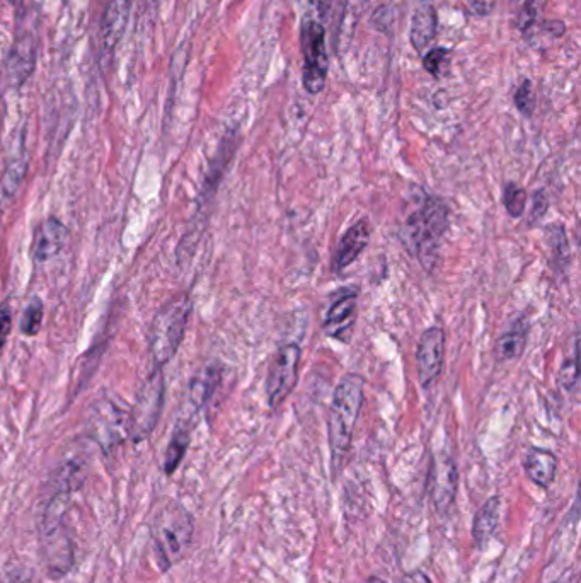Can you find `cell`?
Returning <instances> with one entry per match:
<instances>
[{"instance_id":"obj_1","label":"cell","mask_w":581,"mask_h":583,"mask_svg":"<svg viewBox=\"0 0 581 583\" xmlns=\"http://www.w3.org/2000/svg\"><path fill=\"white\" fill-rule=\"evenodd\" d=\"M195 522L190 510L174 500L159 503L150 517V539L162 572L171 570L190 551Z\"/></svg>"},{"instance_id":"obj_2","label":"cell","mask_w":581,"mask_h":583,"mask_svg":"<svg viewBox=\"0 0 581 583\" xmlns=\"http://www.w3.org/2000/svg\"><path fill=\"white\" fill-rule=\"evenodd\" d=\"M365 381L358 374H348L341 379L333 394V403L329 408L328 433L331 459L334 471H340L351 449L353 433L357 428L360 411H362Z\"/></svg>"},{"instance_id":"obj_3","label":"cell","mask_w":581,"mask_h":583,"mask_svg":"<svg viewBox=\"0 0 581 583\" xmlns=\"http://www.w3.org/2000/svg\"><path fill=\"white\" fill-rule=\"evenodd\" d=\"M449 229V208L442 198L426 197L404 224V243L415 253L416 260L432 273L437 265L443 236Z\"/></svg>"},{"instance_id":"obj_4","label":"cell","mask_w":581,"mask_h":583,"mask_svg":"<svg viewBox=\"0 0 581 583\" xmlns=\"http://www.w3.org/2000/svg\"><path fill=\"white\" fill-rule=\"evenodd\" d=\"M70 493L72 490L55 486L40 519L41 555L53 578L64 577L74 565V546L65 524Z\"/></svg>"},{"instance_id":"obj_5","label":"cell","mask_w":581,"mask_h":583,"mask_svg":"<svg viewBox=\"0 0 581 583\" xmlns=\"http://www.w3.org/2000/svg\"><path fill=\"white\" fill-rule=\"evenodd\" d=\"M193 304L190 295L183 294L167 302L161 311L157 312L156 319L150 328V353L156 362V367L169 364L178 353L186 326L190 321Z\"/></svg>"},{"instance_id":"obj_6","label":"cell","mask_w":581,"mask_h":583,"mask_svg":"<svg viewBox=\"0 0 581 583\" xmlns=\"http://www.w3.org/2000/svg\"><path fill=\"white\" fill-rule=\"evenodd\" d=\"M302 53H304V72L302 84L307 93L316 96L326 86L329 72V57L326 52V29L323 19L307 14L300 33Z\"/></svg>"},{"instance_id":"obj_7","label":"cell","mask_w":581,"mask_h":583,"mask_svg":"<svg viewBox=\"0 0 581 583\" xmlns=\"http://www.w3.org/2000/svg\"><path fill=\"white\" fill-rule=\"evenodd\" d=\"M164 389L166 387H164L162 367H156L154 372H150L144 386L140 387L137 403L130 413V437L135 442H142L154 432L161 418Z\"/></svg>"},{"instance_id":"obj_8","label":"cell","mask_w":581,"mask_h":583,"mask_svg":"<svg viewBox=\"0 0 581 583\" xmlns=\"http://www.w3.org/2000/svg\"><path fill=\"white\" fill-rule=\"evenodd\" d=\"M302 350L297 343H288L278 348L277 355L271 360L266 377V398L270 408H278L290 396L299 381V365Z\"/></svg>"},{"instance_id":"obj_9","label":"cell","mask_w":581,"mask_h":583,"mask_svg":"<svg viewBox=\"0 0 581 583\" xmlns=\"http://www.w3.org/2000/svg\"><path fill=\"white\" fill-rule=\"evenodd\" d=\"M445 360V333L440 326L426 328L418 341L416 370L423 387L432 386L442 374Z\"/></svg>"},{"instance_id":"obj_10","label":"cell","mask_w":581,"mask_h":583,"mask_svg":"<svg viewBox=\"0 0 581 583\" xmlns=\"http://www.w3.org/2000/svg\"><path fill=\"white\" fill-rule=\"evenodd\" d=\"M459 488V473L454 459L440 454L432 462V500L438 514H447L454 505Z\"/></svg>"},{"instance_id":"obj_11","label":"cell","mask_w":581,"mask_h":583,"mask_svg":"<svg viewBox=\"0 0 581 583\" xmlns=\"http://www.w3.org/2000/svg\"><path fill=\"white\" fill-rule=\"evenodd\" d=\"M357 311L358 290H343L326 312L323 323L324 333L334 340H348L353 324L357 321Z\"/></svg>"},{"instance_id":"obj_12","label":"cell","mask_w":581,"mask_h":583,"mask_svg":"<svg viewBox=\"0 0 581 583\" xmlns=\"http://www.w3.org/2000/svg\"><path fill=\"white\" fill-rule=\"evenodd\" d=\"M370 236H372V229H370L369 220L362 219L358 220L357 224H353L341 236L340 243L336 246L333 260L334 272H345L348 266L353 265L369 246Z\"/></svg>"},{"instance_id":"obj_13","label":"cell","mask_w":581,"mask_h":583,"mask_svg":"<svg viewBox=\"0 0 581 583\" xmlns=\"http://www.w3.org/2000/svg\"><path fill=\"white\" fill-rule=\"evenodd\" d=\"M69 231L67 227L58 219H48L40 224L36 229L35 237H33V258L38 263H45V261L52 260L60 251L64 249L67 243Z\"/></svg>"},{"instance_id":"obj_14","label":"cell","mask_w":581,"mask_h":583,"mask_svg":"<svg viewBox=\"0 0 581 583\" xmlns=\"http://www.w3.org/2000/svg\"><path fill=\"white\" fill-rule=\"evenodd\" d=\"M133 0H110L101 26V45L106 53L113 52L125 35Z\"/></svg>"},{"instance_id":"obj_15","label":"cell","mask_w":581,"mask_h":583,"mask_svg":"<svg viewBox=\"0 0 581 583\" xmlns=\"http://www.w3.org/2000/svg\"><path fill=\"white\" fill-rule=\"evenodd\" d=\"M525 474L534 485L547 490L553 485L558 474V457L556 454L541 447H532L524 461Z\"/></svg>"},{"instance_id":"obj_16","label":"cell","mask_w":581,"mask_h":583,"mask_svg":"<svg viewBox=\"0 0 581 583\" xmlns=\"http://www.w3.org/2000/svg\"><path fill=\"white\" fill-rule=\"evenodd\" d=\"M437 26L435 7L430 2H421L420 6L416 7L411 19V29H409V40L416 52L423 53L432 45V41L437 36Z\"/></svg>"},{"instance_id":"obj_17","label":"cell","mask_w":581,"mask_h":583,"mask_svg":"<svg viewBox=\"0 0 581 583\" xmlns=\"http://www.w3.org/2000/svg\"><path fill=\"white\" fill-rule=\"evenodd\" d=\"M501 498L491 497L479 508L472 522V541L476 548L484 549V546L495 536L496 529L500 526Z\"/></svg>"},{"instance_id":"obj_18","label":"cell","mask_w":581,"mask_h":583,"mask_svg":"<svg viewBox=\"0 0 581 583\" xmlns=\"http://www.w3.org/2000/svg\"><path fill=\"white\" fill-rule=\"evenodd\" d=\"M191 427L186 418H181L178 425L174 428L171 442L167 445L166 454H164V473L171 474L179 468V464L185 459L186 451L190 447Z\"/></svg>"},{"instance_id":"obj_19","label":"cell","mask_w":581,"mask_h":583,"mask_svg":"<svg viewBox=\"0 0 581 583\" xmlns=\"http://www.w3.org/2000/svg\"><path fill=\"white\" fill-rule=\"evenodd\" d=\"M35 67V48L29 36L19 38L11 50L9 57V74L12 81L24 82Z\"/></svg>"},{"instance_id":"obj_20","label":"cell","mask_w":581,"mask_h":583,"mask_svg":"<svg viewBox=\"0 0 581 583\" xmlns=\"http://www.w3.org/2000/svg\"><path fill=\"white\" fill-rule=\"evenodd\" d=\"M527 338H529V328L525 326L524 321L512 324V328L505 331L496 341V357L500 358L501 362L517 360L524 353Z\"/></svg>"},{"instance_id":"obj_21","label":"cell","mask_w":581,"mask_h":583,"mask_svg":"<svg viewBox=\"0 0 581 583\" xmlns=\"http://www.w3.org/2000/svg\"><path fill=\"white\" fill-rule=\"evenodd\" d=\"M547 0H512L513 24L520 31H530L546 6Z\"/></svg>"},{"instance_id":"obj_22","label":"cell","mask_w":581,"mask_h":583,"mask_svg":"<svg viewBox=\"0 0 581 583\" xmlns=\"http://www.w3.org/2000/svg\"><path fill=\"white\" fill-rule=\"evenodd\" d=\"M547 243L553 254V266L556 268L570 266V243L563 226H551L547 229Z\"/></svg>"},{"instance_id":"obj_23","label":"cell","mask_w":581,"mask_h":583,"mask_svg":"<svg viewBox=\"0 0 581 583\" xmlns=\"http://www.w3.org/2000/svg\"><path fill=\"white\" fill-rule=\"evenodd\" d=\"M527 191L517 183H508L503 190V205L507 208L508 215L513 219H520L527 208Z\"/></svg>"},{"instance_id":"obj_24","label":"cell","mask_w":581,"mask_h":583,"mask_svg":"<svg viewBox=\"0 0 581 583\" xmlns=\"http://www.w3.org/2000/svg\"><path fill=\"white\" fill-rule=\"evenodd\" d=\"M43 316H45L43 302L40 299H31L24 309L23 316H21V324H19L21 333L26 336L38 335L41 326H43Z\"/></svg>"},{"instance_id":"obj_25","label":"cell","mask_w":581,"mask_h":583,"mask_svg":"<svg viewBox=\"0 0 581 583\" xmlns=\"http://www.w3.org/2000/svg\"><path fill=\"white\" fill-rule=\"evenodd\" d=\"M450 57H452V52L447 50V48H432V50L426 53L425 57H423V65H425L426 72L435 77L442 76L445 69L449 67Z\"/></svg>"},{"instance_id":"obj_26","label":"cell","mask_w":581,"mask_h":583,"mask_svg":"<svg viewBox=\"0 0 581 583\" xmlns=\"http://www.w3.org/2000/svg\"><path fill=\"white\" fill-rule=\"evenodd\" d=\"M513 101L522 115L532 116L535 110V94L529 79L520 82V86L515 89V94H513Z\"/></svg>"},{"instance_id":"obj_27","label":"cell","mask_w":581,"mask_h":583,"mask_svg":"<svg viewBox=\"0 0 581 583\" xmlns=\"http://www.w3.org/2000/svg\"><path fill=\"white\" fill-rule=\"evenodd\" d=\"M559 381L566 391H575L576 384H578V341L573 348V357L564 362L561 374H559Z\"/></svg>"},{"instance_id":"obj_28","label":"cell","mask_w":581,"mask_h":583,"mask_svg":"<svg viewBox=\"0 0 581 583\" xmlns=\"http://www.w3.org/2000/svg\"><path fill=\"white\" fill-rule=\"evenodd\" d=\"M12 330V316L9 309L0 306V355L4 352L9 335Z\"/></svg>"},{"instance_id":"obj_29","label":"cell","mask_w":581,"mask_h":583,"mask_svg":"<svg viewBox=\"0 0 581 583\" xmlns=\"http://www.w3.org/2000/svg\"><path fill=\"white\" fill-rule=\"evenodd\" d=\"M547 207H549V202H547L546 195L542 191H537L534 198H532V210H530V224H535L537 220H541L544 215H546Z\"/></svg>"},{"instance_id":"obj_30","label":"cell","mask_w":581,"mask_h":583,"mask_svg":"<svg viewBox=\"0 0 581 583\" xmlns=\"http://www.w3.org/2000/svg\"><path fill=\"white\" fill-rule=\"evenodd\" d=\"M467 4L478 16H489L496 6V0H467Z\"/></svg>"},{"instance_id":"obj_31","label":"cell","mask_w":581,"mask_h":583,"mask_svg":"<svg viewBox=\"0 0 581 583\" xmlns=\"http://www.w3.org/2000/svg\"><path fill=\"white\" fill-rule=\"evenodd\" d=\"M309 4H311V14L323 19L328 14L329 9H331L333 0H309Z\"/></svg>"},{"instance_id":"obj_32","label":"cell","mask_w":581,"mask_h":583,"mask_svg":"<svg viewBox=\"0 0 581 583\" xmlns=\"http://www.w3.org/2000/svg\"><path fill=\"white\" fill-rule=\"evenodd\" d=\"M401 583H433L430 577L426 573L420 572V570H415V572H409L401 578Z\"/></svg>"},{"instance_id":"obj_33","label":"cell","mask_w":581,"mask_h":583,"mask_svg":"<svg viewBox=\"0 0 581 583\" xmlns=\"http://www.w3.org/2000/svg\"><path fill=\"white\" fill-rule=\"evenodd\" d=\"M365 583H387L386 580H382V578L379 577H370L369 580H367V582Z\"/></svg>"},{"instance_id":"obj_34","label":"cell","mask_w":581,"mask_h":583,"mask_svg":"<svg viewBox=\"0 0 581 583\" xmlns=\"http://www.w3.org/2000/svg\"><path fill=\"white\" fill-rule=\"evenodd\" d=\"M7 2H9V4H12V6H16V4H18L19 0H7Z\"/></svg>"}]
</instances>
